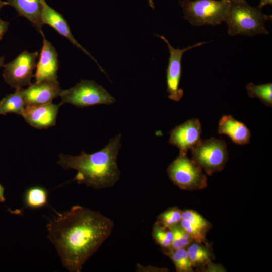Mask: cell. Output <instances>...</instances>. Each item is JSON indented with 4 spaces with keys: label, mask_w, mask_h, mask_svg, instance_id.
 <instances>
[{
    "label": "cell",
    "mask_w": 272,
    "mask_h": 272,
    "mask_svg": "<svg viewBox=\"0 0 272 272\" xmlns=\"http://www.w3.org/2000/svg\"><path fill=\"white\" fill-rule=\"evenodd\" d=\"M167 172L171 181L182 190H201L207 185L202 169L186 154H179L168 166Z\"/></svg>",
    "instance_id": "obj_6"
},
{
    "label": "cell",
    "mask_w": 272,
    "mask_h": 272,
    "mask_svg": "<svg viewBox=\"0 0 272 272\" xmlns=\"http://www.w3.org/2000/svg\"><path fill=\"white\" fill-rule=\"evenodd\" d=\"M60 96L62 104L69 103L79 108L99 104H111L116 101L103 87L89 80H81L75 86L62 90Z\"/></svg>",
    "instance_id": "obj_5"
},
{
    "label": "cell",
    "mask_w": 272,
    "mask_h": 272,
    "mask_svg": "<svg viewBox=\"0 0 272 272\" xmlns=\"http://www.w3.org/2000/svg\"><path fill=\"white\" fill-rule=\"evenodd\" d=\"M38 57L37 52L25 51L4 65L3 76L5 82L16 89L31 85L33 72L36 68Z\"/></svg>",
    "instance_id": "obj_8"
},
{
    "label": "cell",
    "mask_w": 272,
    "mask_h": 272,
    "mask_svg": "<svg viewBox=\"0 0 272 272\" xmlns=\"http://www.w3.org/2000/svg\"><path fill=\"white\" fill-rule=\"evenodd\" d=\"M180 224L189 234L194 242L205 243L207 231L195 225L187 220L181 219Z\"/></svg>",
    "instance_id": "obj_25"
},
{
    "label": "cell",
    "mask_w": 272,
    "mask_h": 272,
    "mask_svg": "<svg viewBox=\"0 0 272 272\" xmlns=\"http://www.w3.org/2000/svg\"><path fill=\"white\" fill-rule=\"evenodd\" d=\"M1 103H2V100L0 101V106L1 105Z\"/></svg>",
    "instance_id": "obj_35"
},
{
    "label": "cell",
    "mask_w": 272,
    "mask_h": 272,
    "mask_svg": "<svg viewBox=\"0 0 272 272\" xmlns=\"http://www.w3.org/2000/svg\"><path fill=\"white\" fill-rule=\"evenodd\" d=\"M23 89L22 88L16 89L14 93L7 95L1 100L0 114L15 113L22 116L26 106Z\"/></svg>",
    "instance_id": "obj_17"
},
{
    "label": "cell",
    "mask_w": 272,
    "mask_h": 272,
    "mask_svg": "<svg viewBox=\"0 0 272 272\" xmlns=\"http://www.w3.org/2000/svg\"><path fill=\"white\" fill-rule=\"evenodd\" d=\"M270 20L271 15L264 14L261 9L244 1L231 2L225 22L229 35L252 36L268 34L265 22Z\"/></svg>",
    "instance_id": "obj_3"
},
{
    "label": "cell",
    "mask_w": 272,
    "mask_h": 272,
    "mask_svg": "<svg viewBox=\"0 0 272 272\" xmlns=\"http://www.w3.org/2000/svg\"><path fill=\"white\" fill-rule=\"evenodd\" d=\"M41 19L43 25L47 24L49 25L61 35L66 38L73 45L80 49L89 56L97 64L101 71L106 74L96 59L75 39L71 33L68 23L64 18L61 14L49 6L45 2V0L43 3Z\"/></svg>",
    "instance_id": "obj_14"
},
{
    "label": "cell",
    "mask_w": 272,
    "mask_h": 272,
    "mask_svg": "<svg viewBox=\"0 0 272 272\" xmlns=\"http://www.w3.org/2000/svg\"><path fill=\"white\" fill-rule=\"evenodd\" d=\"M61 90L57 80L32 84L27 89H23L26 106L52 102L53 99L60 96Z\"/></svg>",
    "instance_id": "obj_13"
},
{
    "label": "cell",
    "mask_w": 272,
    "mask_h": 272,
    "mask_svg": "<svg viewBox=\"0 0 272 272\" xmlns=\"http://www.w3.org/2000/svg\"><path fill=\"white\" fill-rule=\"evenodd\" d=\"M137 271H166L168 270L166 268H158L152 266H143L141 265L137 264Z\"/></svg>",
    "instance_id": "obj_27"
},
{
    "label": "cell",
    "mask_w": 272,
    "mask_h": 272,
    "mask_svg": "<svg viewBox=\"0 0 272 272\" xmlns=\"http://www.w3.org/2000/svg\"><path fill=\"white\" fill-rule=\"evenodd\" d=\"M113 222L98 211L81 206L57 213L47 224L48 237L62 263L71 272H80L85 262L111 234Z\"/></svg>",
    "instance_id": "obj_1"
},
{
    "label": "cell",
    "mask_w": 272,
    "mask_h": 272,
    "mask_svg": "<svg viewBox=\"0 0 272 272\" xmlns=\"http://www.w3.org/2000/svg\"><path fill=\"white\" fill-rule=\"evenodd\" d=\"M121 133L110 139L102 150L92 154L82 151L79 155L61 154L58 164L63 169H74L77 173L74 179L95 189L113 186L120 177L117 158L121 147Z\"/></svg>",
    "instance_id": "obj_2"
},
{
    "label": "cell",
    "mask_w": 272,
    "mask_h": 272,
    "mask_svg": "<svg viewBox=\"0 0 272 272\" xmlns=\"http://www.w3.org/2000/svg\"><path fill=\"white\" fill-rule=\"evenodd\" d=\"M184 18L192 25L216 26L225 21L231 2L229 0L179 1Z\"/></svg>",
    "instance_id": "obj_4"
},
{
    "label": "cell",
    "mask_w": 272,
    "mask_h": 272,
    "mask_svg": "<svg viewBox=\"0 0 272 272\" xmlns=\"http://www.w3.org/2000/svg\"><path fill=\"white\" fill-rule=\"evenodd\" d=\"M181 213L182 210L176 207L169 208L158 216L156 222L162 226L169 228L180 223Z\"/></svg>",
    "instance_id": "obj_24"
},
{
    "label": "cell",
    "mask_w": 272,
    "mask_h": 272,
    "mask_svg": "<svg viewBox=\"0 0 272 272\" xmlns=\"http://www.w3.org/2000/svg\"><path fill=\"white\" fill-rule=\"evenodd\" d=\"M191 151L192 160L208 175L221 171L228 158L226 143L215 138L200 140Z\"/></svg>",
    "instance_id": "obj_7"
},
{
    "label": "cell",
    "mask_w": 272,
    "mask_h": 272,
    "mask_svg": "<svg viewBox=\"0 0 272 272\" xmlns=\"http://www.w3.org/2000/svg\"><path fill=\"white\" fill-rule=\"evenodd\" d=\"M62 104L27 105L22 116L31 126L38 129L47 128L55 125L59 107Z\"/></svg>",
    "instance_id": "obj_12"
},
{
    "label": "cell",
    "mask_w": 272,
    "mask_h": 272,
    "mask_svg": "<svg viewBox=\"0 0 272 272\" xmlns=\"http://www.w3.org/2000/svg\"><path fill=\"white\" fill-rule=\"evenodd\" d=\"M181 219H186L206 230L210 228V224L200 214L192 210H185L182 211Z\"/></svg>",
    "instance_id": "obj_26"
},
{
    "label": "cell",
    "mask_w": 272,
    "mask_h": 272,
    "mask_svg": "<svg viewBox=\"0 0 272 272\" xmlns=\"http://www.w3.org/2000/svg\"><path fill=\"white\" fill-rule=\"evenodd\" d=\"M152 237L156 243L165 251V253L170 250L173 235L169 228L156 222L153 227Z\"/></svg>",
    "instance_id": "obj_22"
},
{
    "label": "cell",
    "mask_w": 272,
    "mask_h": 272,
    "mask_svg": "<svg viewBox=\"0 0 272 272\" xmlns=\"http://www.w3.org/2000/svg\"><path fill=\"white\" fill-rule=\"evenodd\" d=\"M165 254H167L172 260L177 271H193V266L185 248L170 250Z\"/></svg>",
    "instance_id": "obj_21"
},
{
    "label": "cell",
    "mask_w": 272,
    "mask_h": 272,
    "mask_svg": "<svg viewBox=\"0 0 272 272\" xmlns=\"http://www.w3.org/2000/svg\"><path fill=\"white\" fill-rule=\"evenodd\" d=\"M44 0H8L6 5L14 8L18 15L27 18L40 33L43 24L41 14Z\"/></svg>",
    "instance_id": "obj_15"
},
{
    "label": "cell",
    "mask_w": 272,
    "mask_h": 272,
    "mask_svg": "<svg viewBox=\"0 0 272 272\" xmlns=\"http://www.w3.org/2000/svg\"><path fill=\"white\" fill-rule=\"evenodd\" d=\"M248 95L251 98L256 97L268 107L272 105V83L255 85L250 82L246 86Z\"/></svg>",
    "instance_id": "obj_20"
},
{
    "label": "cell",
    "mask_w": 272,
    "mask_h": 272,
    "mask_svg": "<svg viewBox=\"0 0 272 272\" xmlns=\"http://www.w3.org/2000/svg\"><path fill=\"white\" fill-rule=\"evenodd\" d=\"M43 44L34 75L35 83L57 80L59 68L58 54L52 44L47 40L43 32Z\"/></svg>",
    "instance_id": "obj_11"
},
{
    "label": "cell",
    "mask_w": 272,
    "mask_h": 272,
    "mask_svg": "<svg viewBox=\"0 0 272 272\" xmlns=\"http://www.w3.org/2000/svg\"><path fill=\"white\" fill-rule=\"evenodd\" d=\"M6 5L5 2H3L1 0H0V10L1 8L4 6Z\"/></svg>",
    "instance_id": "obj_33"
},
{
    "label": "cell",
    "mask_w": 272,
    "mask_h": 272,
    "mask_svg": "<svg viewBox=\"0 0 272 272\" xmlns=\"http://www.w3.org/2000/svg\"><path fill=\"white\" fill-rule=\"evenodd\" d=\"M271 0H260L259 5L258 7L261 9L262 7L267 5H271Z\"/></svg>",
    "instance_id": "obj_29"
},
{
    "label": "cell",
    "mask_w": 272,
    "mask_h": 272,
    "mask_svg": "<svg viewBox=\"0 0 272 272\" xmlns=\"http://www.w3.org/2000/svg\"><path fill=\"white\" fill-rule=\"evenodd\" d=\"M231 2H244V1H246V0H229Z\"/></svg>",
    "instance_id": "obj_34"
},
{
    "label": "cell",
    "mask_w": 272,
    "mask_h": 272,
    "mask_svg": "<svg viewBox=\"0 0 272 272\" xmlns=\"http://www.w3.org/2000/svg\"><path fill=\"white\" fill-rule=\"evenodd\" d=\"M4 187L0 183V202H4L5 201L6 199L4 195Z\"/></svg>",
    "instance_id": "obj_30"
},
{
    "label": "cell",
    "mask_w": 272,
    "mask_h": 272,
    "mask_svg": "<svg viewBox=\"0 0 272 272\" xmlns=\"http://www.w3.org/2000/svg\"><path fill=\"white\" fill-rule=\"evenodd\" d=\"M201 125L198 119L188 120L170 133L169 143L177 147L179 154L186 155L200 140Z\"/></svg>",
    "instance_id": "obj_10"
},
{
    "label": "cell",
    "mask_w": 272,
    "mask_h": 272,
    "mask_svg": "<svg viewBox=\"0 0 272 272\" xmlns=\"http://www.w3.org/2000/svg\"><path fill=\"white\" fill-rule=\"evenodd\" d=\"M4 57H0V68L2 67H4Z\"/></svg>",
    "instance_id": "obj_32"
},
{
    "label": "cell",
    "mask_w": 272,
    "mask_h": 272,
    "mask_svg": "<svg viewBox=\"0 0 272 272\" xmlns=\"http://www.w3.org/2000/svg\"><path fill=\"white\" fill-rule=\"evenodd\" d=\"M220 134H226L237 145H243L249 143L251 133L242 122L234 119L231 115H223L220 119L218 128Z\"/></svg>",
    "instance_id": "obj_16"
},
{
    "label": "cell",
    "mask_w": 272,
    "mask_h": 272,
    "mask_svg": "<svg viewBox=\"0 0 272 272\" xmlns=\"http://www.w3.org/2000/svg\"><path fill=\"white\" fill-rule=\"evenodd\" d=\"M148 4H149V6L152 9H154L155 5H154L153 0H148Z\"/></svg>",
    "instance_id": "obj_31"
},
{
    "label": "cell",
    "mask_w": 272,
    "mask_h": 272,
    "mask_svg": "<svg viewBox=\"0 0 272 272\" xmlns=\"http://www.w3.org/2000/svg\"><path fill=\"white\" fill-rule=\"evenodd\" d=\"M186 250L193 267L201 266L210 262V250L202 243L192 242Z\"/></svg>",
    "instance_id": "obj_19"
},
{
    "label": "cell",
    "mask_w": 272,
    "mask_h": 272,
    "mask_svg": "<svg viewBox=\"0 0 272 272\" xmlns=\"http://www.w3.org/2000/svg\"><path fill=\"white\" fill-rule=\"evenodd\" d=\"M9 23L0 19V40L7 32Z\"/></svg>",
    "instance_id": "obj_28"
},
{
    "label": "cell",
    "mask_w": 272,
    "mask_h": 272,
    "mask_svg": "<svg viewBox=\"0 0 272 272\" xmlns=\"http://www.w3.org/2000/svg\"><path fill=\"white\" fill-rule=\"evenodd\" d=\"M48 192L41 186H33L28 189L24 195L25 207L38 209L47 205Z\"/></svg>",
    "instance_id": "obj_18"
},
{
    "label": "cell",
    "mask_w": 272,
    "mask_h": 272,
    "mask_svg": "<svg viewBox=\"0 0 272 272\" xmlns=\"http://www.w3.org/2000/svg\"><path fill=\"white\" fill-rule=\"evenodd\" d=\"M167 45L170 56L166 69L167 91L168 97L175 101H179L183 95V90L179 88L181 74V60L184 53L193 48L200 46L205 42L197 43L192 46L183 49L175 48L171 46L169 41L163 36L157 35Z\"/></svg>",
    "instance_id": "obj_9"
},
{
    "label": "cell",
    "mask_w": 272,
    "mask_h": 272,
    "mask_svg": "<svg viewBox=\"0 0 272 272\" xmlns=\"http://www.w3.org/2000/svg\"><path fill=\"white\" fill-rule=\"evenodd\" d=\"M169 229L173 235L172 242L169 251L185 248L194 241L189 234L181 226L180 223L170 227Z\"/></svg>",
    "instance_id": "obj_23"
}]
</instances>
